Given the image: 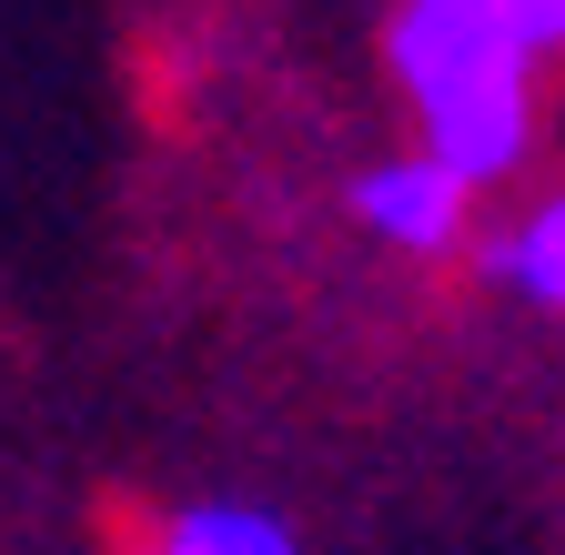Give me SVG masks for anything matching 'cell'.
Masks as SVG:
<instances>
[{
  "label": "cell",
  "instance_id": "cell-1",
  "mask_svg": "<svg viewBox=\"0 0 565 555\" xmlns=\"http://www.w3.org/2000/svg\"><path fill=\"white\" fill-rule=\"evenodd\" d=\"M394 72L414 92L424 152H445L465 182H494L525 162L535 131V31L505 0H404Z\"/></svg>",
  "mask_w": 565,
  "mask_h": 555
},
{
  "label": "cell",
  "instance_id": "cell-2",
  "mask_svg": "<svg viewBox=\"0 0 565 555\" xmlns=\"http://www.w3.org/2000/svg\"><path fill=\"white\" fill-rule=\"evenodd\" d=\"M465 192H475V182H465L445 152H414V162L364 172V223H374L384 243H404V253H445L455 223H465Z\"/></svg>",
  "mask_w": 565,
  "mask_h": 555
},
{
  "label": "cell",
  "instance_id": "cell-3",
  "mask_svg": "<svg viewBox=\"0 0 565 555\" xmlns=\"http://www.w3.org/2000/svg\"><path fill=\"white\" fill-rule=\"evenodd\" d=\"M152 555H294V535H282L263 505H192L162 525Z\"/></svg>",
  "mask_w": 565,
  "mask_h": 555
},
{
  "label": "cell",
  "instance_id": "cell-4",
  "mask_svg": "<svg viewBox=\"0 0 565 555\" xmlns=\"http://www.w3.org/2000/svg\"><path fill=\"white\" fill-rule=\"evenodd\" d=\"M494 273L525 293V303H545V313H565V192L555 202H535V213L515 223V243L494 253Z\"/></svg>",
  "mask_w": 565,
  "mask_h": 555
},
{
  "label": "cell",
  "instance_id": "cell-5",
  "mask_svg": "<svg viewBox=\"0 0 565 555\" xmlns=\"http://www.w3.org/2000/svg\"><path fill=\"white\" fill-rule=\"evenodd\" d=\"M505 11L535 31V51H565V0H505Z\"/></svg>",
  "mask_w": 565,
  "mask_h": 555
}]
</instances>
